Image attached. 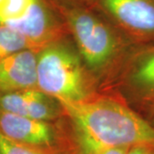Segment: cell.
<instances>
[{"label":"cell","instance_id":"obj_1","mask_svg":"<svg viewBox=\"0 0 154 154\" xmlns=\"http://www.w3.org/2000/svg\"><path fill=\"white\" fill-rule=\"evenodd\" d=\"M69 122L74 154H99L115 147L154 146V125L119 99L93 96L81 102L58 101Z\"/></svg>","mask_w":154,"mask_h":154},{"label":"cell","instance_id":"obj_2","mask_svg":"<svg viewBox=\"0 0 154 154\" xmlns=\"http://www.w3.org/2000/svg\"><path fill=\"white\" fill-rule=\"evenodd\" d=\"M76 44L77 51L90 72L107 69L120 53L117 30L90 7L66 0H51Z\"/></svg>","mask_w":154,"mask_h":154},{"label":"cell","instance_id":"obj_3","mask_svg":"<svg viewBox=\"0 0 154 154\" xmlns=\"http://www.w3.org/2000/svg\"><path fill=\"white\" fill-rule=\"evenodd\" d=\"M37 87L62 102H81L94 96L90 71L64 38L37 53Z\"/></svg>","mask_w":154,"mask_h":154},{"label":"cell","instance_id":"obj_4","mask_svg":"<svg viewBox=\"0 0 154 154\" xmlns=\"http://www.w3.org/2000/svg\"><path fill=\"white\" fill-rule=\"evenodd\" d=\"M90 7L136 43H154V0H92Z\"/></svg>","mask_w":154,"mask_h":154},{"label":"cell","instance_id":"obj_5","mask_svg":"<svg viewBox=\"0 0 154 154\" xmlns=\"http://www.w3.org/2000/svg\"><path fill=\"white\" fill-rule=\"evenodd\" d=\"M54 122L0 110V132L11 140L37 148L73 153L67 132L63 131Z\"/></svg>","mask_w":154,"mask_h":154},{"label":"cell","instance_id":"obj_6","mask_svg":"<svg viewBox=\"0 0 154 154\" xmlns=\"http://www.w3.org/2000/svg\"><path fill=\"white\" fill-rule=\"evenodd\" d=\"M9 27L22 34L36 52L48 45L64 38L69 33L63 20L51 0H35L28 15L22 21Z\"/></svg>","mask_w":154,"mask_h":154},{"label":"cell","instance_id":"obj_7","mask_svg":"<svg viewBox=\"0 0 154 154\" xmlns=\"http://www.w3.org/2000/svg\"><path fill=\"white\" fill-rule=\"evenodd\" d=\"M0 110L46 122L63 116L59 102L38 88L0 94Z\"/></svg>","mask_w":154,"mask_h":154},{"label":"cell","instance_id":"obj_8","mask_svg":"<svg viewBox=\"0 0 154 154\" xmlns=\"http://www.w3.org/2000/svg\"><path fill=\"white\" fill-rule=\"evenodd\" d=\"M37 53L24 50L0 60V94L38 88Z\"/></svg>","mask_w":154,"mask_h":154},{"label":"cell","instance_id":"obj_9","mask_svg":"<svg viewBox=\"0 0 154 154\" xmlns=\"http://www.w3.org/2000/svg\"><path fill=\"white\" fill-rule=\"evenodd\" d=\"M124 82L136 96L148 101L154 95V45L136 52L127 64Z\"/></svg>","mask_w":154,"mask_h":154},{"label":"cell","instance_id":"obj_10","mask_svg":"<svg viewBox=\"0 0 154 154\" xmlns=\"http://www.w3.org/2000/svg\"><path fill=\"white\" fill-rule=\"evenodd\" d=\"M24 50H32L25 37L6 25H0V60Z\"/></svg>","mask_w":154,"mask_h":154},{"label":"cell","instance_id":"obj_11","mask_svg":"<svg viewBox=\"0 0 154 154\" xmlns=\"http://www.w3.org/2000/svg\"><path fill=\"white\" fill-rule=\"evenodd\" d=\"M35 0H0V25L11 26L28 14Z\"/></svg>","mask_w":154,"mask_h":154},{"label":"cell","instance_id":"obj_12","mask_svg":"<svg viewBox=\"0 0 154 154\" xmlns=\"http://www.w3.org/2000/svg\"><path fill=\"white\" fill-rule=\"evenodd\" d=\"M0 154H73L64 151L33 147L17 143L0 132Z\"/></svg>","mask_w":154,"mask_h":154},{"label":"cell","instance_id":"obj_13","mask_svg":"<svg viewBox=\"0 0 154 154\" xmlns=\"http://www.w3.org/2000/svg\"><path fill=\"white\" fill-rule=\"evenodd\" d=\"M126 154H154V146L137 145L128 147Z\"/></svg>","mask_w":154,"mask_h":154},{"label":"cell","instance_id":"obj_14","mask_svg":"<svg viewBox=\"0 0 154 154\" xmlns=\"http://www.w3.org/2000/svg\"><path fill=\"white\" fill-rule=\"evenodd\" d=\"M128 147H115L110 148L101 152L99 154H126L127 150Z\"/></svg>","mask_w":154,"mask_h":154},{"label":"cell","instance_id":"obj_15","mask_svg":"<svg viewBox=\"0 0 154 154\" xmlns=\"http://www.w3.org/2000/svg\"><path fill=\"white\" fill-rule=\"evenodd\" d=\"M66 1H69V2H73V3H77V4H82V5H85L90 7L91 2L92 0H66Z\"/></svg>","mask_w":154,"mask_h":154},{"label":"cell","instance_id":"obj_16","mask_svg":"<svg viewBox=\"0 0 154 154\" xmlns=\"http://www.w3.org/2000/svg\"><path fill=\"white\" fill-rule=\"evenodd\" d=\"M151 103V113H152V117L154 122V101L153 102H150ZM154 125V123H152Z\"/></svg>","mask_w":154,"mask_h":154},{"label":"cell","instance_id":"obj_17","mask_svg":"<svg viewBox=\"0 0 154 154\" xmlns=\"http://www.w3.org/2000/svg\"><path fill=\"white\" fill-rule=\"evenodd\" d=\"M153 101H154V95L152 97V98H151V99H149L147 102H153Z\"/></svg>","mask_w":154,"mask_h":154}]
</instances>
